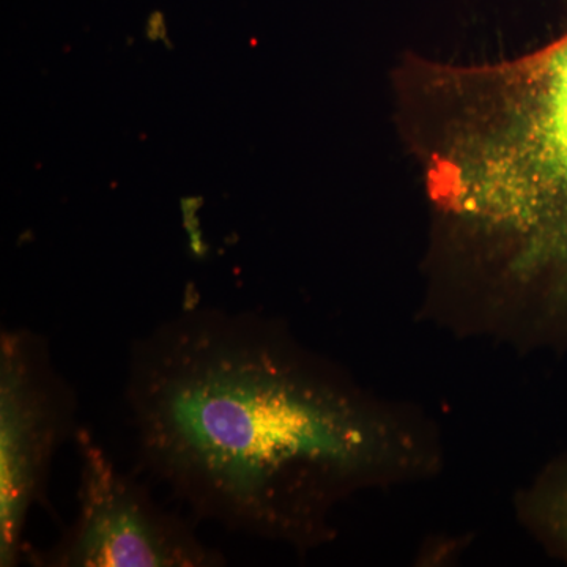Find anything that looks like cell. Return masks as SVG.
Listing matches in <instances>:
<instances>
[{
  "label": "cell",
  "instance_id": "1",
  "mask_svg": "<svg viewBox=\"0 0 567 567\" xmlns=\"http://www.w3.org/2000/svg\"><path fill=\"white\" fill-rule=\"evenodd\" d=\"M145 472L194 516L309 548L385 464V425L334 368L252 312L186 306L130 350Z\"/></svg>",
  "mask_w": 567,
  "mask_h": 567
},
{
  "label": "cell",
  "instance_id": "2",
  "mask_svg": "<svg viewBox=\"0 0 567 567\" xmlns=\"http://www.w3.org/2000/svg\"><path fill=\"white\" fill-rule=\"evenodd\" d=\"M78 511L48 550L25 548L35 567H221L226 557L186 518L163 509L136 477L122 473L87 429H78Z\"/></svg>",
  "mask_w": 567,
  "mask_h": 567
},
{
  "label": "cell",
  "instance_id": "3",
  "mask_svg": "<svg viewBox=\"0 0 567 567\" xmlns=\"http://www.w3.org/2000/svg\"><path fill=\"white\" fill-rule=\"evenodd\" d=\"M78 395L29 328L0 334V566L24 563V529L47 499L51 466L76 435Z\"/></svg>",
  "mask_w": 567,
  "mask_h": 567
},
{
  "label": "cell",
  "instance_id": "4",
  "mask_svg": "<svg viewBox=\"0 0 567 567\" xmlns=\"http://www.w3.org/2000/svg\"><path fill=\"white\" fill-rule=\"evenodd\" d=\"M486 76L502 103L481 137L492 183L506 197L567 200V35Z\"/></svg>",
  "mask_w": 567,
  "mask_h": 567
},
{
  "label": "cell",
  "instance_id": "5",
  "mask_svg": "<svg viewBox=\"0 0 567 567\" xmlns=\"http://www.w3.org/2000/svg\"><path fill=\"white\" fill-rule=\"evenodd\" d=\"M535 513L540 535L567 559V457L544 476L536 494Z\"/></svg>",
  "mask_w": 567,
  "mask_h": 567
}]
</instances>
